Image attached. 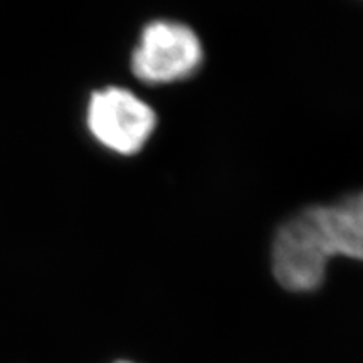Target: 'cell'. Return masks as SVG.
Segmentation results:
<instances>
[{
	"instance_id": "obj_1",
	"label": "cell",
	"mask_w": 363,
	"mask_h": 363,
	"mask_svg": "<svg viewBox=\"0 0 363 363\" xmlns=\"http://www.w3.org/2000/svg\"><path fill=\"white\" fill-rule=\"evenodd\" d=\"M337 256L363 262V192L310 206L283 222L272 239L271 267L286 291L311 293Z\"/></svg>"
},
{
	"instance_id": "obj_2",
	"label": "cell",
	"mask_w": 363,
	"mask_h": 363,
	"mask_svg": "<svg viewBox=\"0 0 363 363\" xmlns=\"http://www.w3.org/2000/svg\"><path fill=\"white\" fill-rule=\"evenodd\" d=\"M203 62L199 35L179 21H153L143 27L131 54V72L147 84H169L189 79Z\"/></svg>"
},
{
	"instance_id": "obj_3",
	"label": "cell",
	"mask_w": 363,
	"mask_h": 363,
	"mask_svg": "<svg viewBox=\"0 0 363 363\" xmlns=\"http://www.w3.org/2000/svg\"><path fill=\"white\" fill-rule=\"evenodd\" d=\"M86 125L93 138L118 155H135L155 131L157 115L130 89L106 86L89 96Z\"/></svg>"
},
{
	"instance_id": "obj_4",
	"label": "cell",
	"mask_w": 363,
	"mask_h": 363,
	"mask_svg": "<svg viewBox=\"0 0 363 363\" xmlns=\"http://www.w3.org/2000/svg\"><path fill=\"white\" fill-rule=\"evenodd\" d=\"M115 363H135V362H128V360H120V362H115Z\"/></svg>"
}]
</instances>
